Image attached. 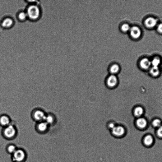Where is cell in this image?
<instances>
[{"mask_svg":"<svg viewBox=\"0 0 162 162\" xmlns=\"http://www.w3.org/2000/svg\"><path fill=\"white\" fill-rule=\"evenodd\" d=\"M160 63V59L158 58H155L151 61V65L153 67H158Z\"/></svg>","mask_w":162,"mask_h":162,"instance_id":"cell-23","label":"cell"},{"mask_svg":"<svg viewBox=\"0 0 162 162\" xmlns=\"http://www.w3.org/2000/svg\"><path fill=\"white\" fill-rule=\"evenodd\" d=\"M158 31L160 33H162V24H160L158 25L157 27Z\"/></svg>","mask_w":162,"mask_h":162,"instance_id":"cell-26","label":"cell"},{"mask_svg":"<svg viewBox=\"0 0 162 162\" xmlns=\"http://www.w3.org/2000/svg\"><path fill=\"white\" fill-rule=\"evenodd\" d=\"M157 22L156 19L153 17H150L146 20L145 24L146 27L151 28L155 27L156 25Z\"/></svg>","mask_w":162,"mask_h":162,"instance_id":"cell-13","label":"cell"},{"mask_svg":"<svg viewBox=\"0 0 162 162\" xmlns=\"http://www.w3.org/2000/svg\"><path fill=\"white\" fill-rule=\"evenodd\" d=\"M140 65L142 68L147 69L151 65V62L147 58H143L140 61Z\"/></svg>","mask_w":162,"mask_h":162,"instance_id":"cell-15","label":"cell"},{"mask_svg":"<svg viewBox=\"0 0 162 162\" xmlns=\"http://www.w3.org/2000/svg\"><path fill=\"white\" fill-rule=\"evenodd\" d=\"M26 13L28 17L30 20L35 21L39 18L40 12L39 8L38 6L32 5L28 8Z\"/></svg>","mask_w":162,"mask_h":162,"instance_id":"cell-4","label":"cell"},{"mask_svg":"<svg viewBox=\"0 0 162 162\" xmlns=\"http://www.w3.org/2000/svg\"><path fill=\"white\" fill-rule=\"evenodd\" d=\"M18 134V131L15 126L11 124L3 128L2 132L3 137L6 140H12L15 139Z\"/></svg>","mask_w":162,"mask_h":162,"instance_id":"cell-1","label":"cell"},{"mask_svg":"<svg viewBox=\"0 0 162 162\" xmlns=\"http://www.w3.org/2000/svg\"><path fill=\"white\" fill-rule=\"evenodd\" d=\"M50 126L45 121H43L37 123L35 126V130L40 134L47 133L49 131Z\"/></svg>","mask_w":162,"mask_h":162,"instance_id":"cell-7","label":"cell"},{"mask_svg":"<svg viewBox=\"0 0 162 162\" xmlns=\"http://www.w3.org/2000/svg\"><path fill=\"white\" fill-rule=\"evenodd\" d=\"M28 158L26 151L21 148H18L16 151L11 155L12 162H25Z\"/></svg>","mask_w":162,"mask_h":162,"instance_id":"cell-2","label":"cell"},{"mask_svg":"<svg viewBox=\"0 0 162 162\" xmlns=\"http://www.w3.org/2000/svg\"><path fill=\"white\" fill-rule=\"evenodd\" d=\"M120 70V67L118 64H112L109 68V71L110 75H116L118 74Z\"/></svg>","mask_w":162,"mask_h":162,"instance_id":"cell-9","label":"cell"},{"mask_svg":"<svg viewBox=\"0 0 162 162\" xmlns=\"http://www.w3.org/2000/svg\"><path fill=\"white\" fill-rule=\"evenodd\" d=\"M129 32L131 36L134 39H138L141 36V30L138 27L134 26L132 27Z\"/></svg>","mask_w":162,"mask_h":162,"instance_id":"cell-11","label":"cell"},{"mask_svg":"<svg viewBox=\"0 0 162 162\" xmlns=\"http://www.w3.org/2000/svg\"><path fill=\"white\" fill-rule=\"evenodd\" d=\"M46 113L41 109H34L31 113V117L37 123L44 121Z\"/></svg>","mask_w":162,"mask_h":162,"instance_id":"cell-6","label":"cell"},{"mask_svg":"<svg viewBox=\"0 0 162 162\" xmlns=\"http://www.w3.org/2000/svg\"><path fill=\"white\" fill-rule=\"evenodd\" d=\"M44 121L50 126L55 124L57 119L54 115L49 113L46 114Z\"/></svg>","mask_w":162,"mask_h":162,"instance_id":"cell-12","label":"cell"},{"mask_svg":"<svg viewBox=\"0 0 162 162\" xmlns=\"http://www.w3.org/2000/svg\"><path fill=\"white\" fill-rule=\"evenodd\" d=\"M141 143L143 146L145 147L150 148L154 146L155 141L152 136L148 135L143 138Z\"/></svg>","mask_w":162,"mask_h":162,"instance_id":"cell-8","label":"cell"},{"mask_svg":"<svg viewBox=\"0 0 162 162\" xmlns=\"http://www.w3.org/2000/svg\"><path fill=\"white\" fill-rule=\"evenodd\" d=\"M153 124L155 127H160L161 125V121L159 119H155L153 122Z\"/></svg>","mask_w":162,"mask_h":162,"instance_id":"cell-24","label":"cell"},{"mask_svg":"<svg viewBox=\"0 0 162 162\" xmlns=\"http://www.w3.org/2000/svg\"><path fill=\"white\" fill-rule=\"evenodd\" d=\"M143 112V109L141 107H137L134 111V114L136 116L139 117L142 114Z\"/></svg>","mask_w":162,"mask_h":162,"instance_id":"cell-22","label":"cell"},{"mask_svg":"<svg viewBox=\"0 0 162 162\" xmlns=\"http://www.w3.org/2000/svg\"><path fill=\"white\" fill-rule=\"evenodd\" d=\"M27 17L26 13L24 12L20 13L18 16V17L19 20L21 21H25Z\"/></svg>","mask_w":162,"mask_h":162,"instance_id":"cell-21","label":"cell"},{"mask_svg":"<svg viewBox=\"0 0 162 162\" xmlns=\"http://www.w3.org/2000/svg\"><path fill=\"white\" fill-rule=\"evenodd\" d=\"M17 148L15 144L9 143L7 146L6 150L7 154L11 155L16 151Z\"/></svg>","mask_w":162,"mask_h":162,"instance_id":"cell-14","label":"cell"},{"mask_svg":"<svg viewBox=\"0 0 162 162\" xmlns=\"http://www.w3.org/2000/svg\"><path fill=\"white\" fill-rule=\"evenodd\" d=\"M150 73L154 76H156L159 73V70L158 67H153L150 69Z\"/></svg>","mask_w":162,"mask_h":162,"instance_id":"cell-19","label":"cell"},{"mask_svg":"<svg viewBox=\"0 0 162 162\" xmlns=\"http://www.w3.org/2000/svg\"><path fill=\"white\" fill-rule=\"evenodd\" d=\"M14 21L10 18H7L3 21L2 25L4 28H9L13 25Z\"/></svg>","mask_w":162,"mask_h":162,"instance_id":"cell-16","label":"cell"},{"mask_svg":"<svg viewBox=\"0 0 162 162\" xmlns=\"http://www.w3.org/2000/svg\"><path fill=\"white\" fill-rule=\"evenodd\" d=\"M104 82L105 86L107 88L114 89L118 85L119 79L117 76L110 74L106 77Z\"/></svg>","mask_w":162,"mask_h":162,"instance_id":"cell-3","label":"cell"},{"mask_svg":"<svg viewBox=\"0 0 162 162\" xmlns=\"http://www.w3.org/2000/svg\"><path fill=\"white\" fill-rule=\"evenodd\" d=\"M158 137L160 138H162V126L160 127L157 132Z\"/></svg>","mask_w":162,"mask_h":162,"instance_id":"cell-25","label":"cell"},{"mask_svg":"<svg viewBox=\"0 0 162 162\" xmlns=\"http://www.w3.org/2000/svg\"><path fill=\"white\" fill-rule=\"evenodd\" d=\"M137 123L138 127L142 129L145 128L147 125V122L143 118L138 119L137 121Z\"/></svg>","mask_w":162,"mask_h":162,"instance_id":"cell-17","label":"cell"},{"mask_svg":"<svg viewBox=\"0 0 162 162\" xmlns=\"http://www.w3.org/2000/svg\"><path fill=\"white\" fill-rule=\"evenodd\" d=\"M120 29L122 32L126 33L129 31L131 27L129 24L124 23L121 25Z\"/></svg>","mask_w":162,"mask_h":162,"instance_id":"cell-18","label":"cell"},{"mask_svg":"<svg viewBox=\"0 0 162 162\" xmlns=\"http://www.w3.org/2000/svg\"><path fill=\"white\" fill-rule=\"evenodd\" d=\"M117 124L114 121H110L108 122L106 124V127L109 131L113 129Z\"/></svg>","mask_w":162,"mask_h":162,"instance_id":"cell-20","label":"cell"},{"mask_svg":"<svg viewBox=\"0 0 162 162\" xmlns=\"http://www.w3.org/2000/svg\"><path fill=\"white\" fill-rule=\"evenodd\" d=\"M10 118L7 115H3L0 117V125L3 128L11 124Z\"/></svg>","mask_w":162,"mask_h":162,"instance_id":"cell-10","label":"cell"},{"mask_svg":"<svg viewBox=\"0 0 162 162\" xmlns=\"http://www.w3.org/2000/svg\"><path fill=\"white\" fill-rule=\"evenodd\" d=\"M110 132L113 137L118 139L123 138L126 134L125 130L123 126L117 124Z\"/></svg>","mask_w":162,"mask_h":162,"instance_id":"cell-5","label":"cell"}]
</instances>
